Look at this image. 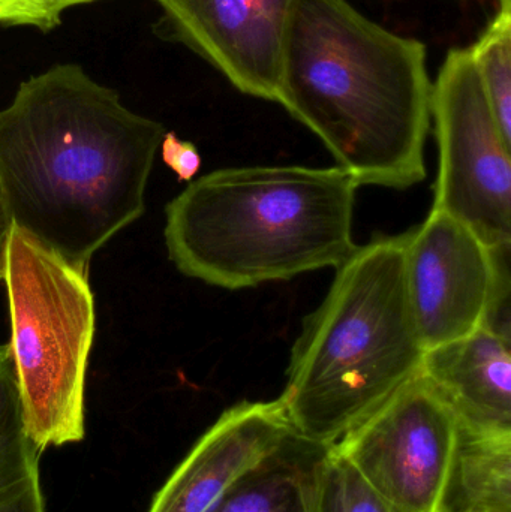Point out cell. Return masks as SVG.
<instances>
[{
  "instance_id": "8992f818",
  "label": "cell",
  "mask_w": 511,
  "mask_h": 512,
  "mask_svg": "<svg viewBox=\"0 0 511 512\" xmlns=\"http://www.w3.org/2000/svg\"><path fill=\"white\" fill-rule=\"evenodd\" d=\"M438 143L432 210L447 213L494 251L511 246V146L489 107L470 48L447 53L432 84Z\"/></svg>"
},
{
  "instance_id": "9a60e30c",
  "label": "cell",
  "mask_w": 511,
  "mask_h": 512,
  "mask_svg": "<svg viewBox=\"0 0 511 512\" xmlns=\"http://www.w3.org/2000/svg\"><path fill=\"white\" fill-rule=\"evenodd\" d=\"M470 53L498 128L511 146V14L498 12Z\"/></svg>"
},
{
  "instance_id": "2e32d148",
  "label": "cell",
  "mask_w": 511,
  "mask_h": 512,
  "mask_svg": "<svg viewBox=\"0 0 511 512\" xmlns=\"http://www.w3.org/2000/svg\"><path fill=\"white\" fill-rule=\"evenodd\" d=\"M314 512H395L359 474L330 447L315 496Z\"/></svg>"
},
{
  "instance_id": "ffe728a7",
  "label": "cell",
  "mask_w": 511,
  "mask_h": 512,
  "mask_svg": "<svg viewBox=\"0 0 511 512\" xmlns=\"http://www.w3.org/2000/svg\"><path fill=\"white\" fill-rule=\"evenodd\" d=\"M500 12L511 14V0H500Z\"/></svg>"
},
{
  "instance_id": "ba28073f",
  "label": "cell",
  "mask_w": 511,
  "mask_h": 512,
  "mask_svg": "<svg viewBox=\"0 0 511 512\" xmlns=\"http://www.w3.org/2000/svg\"><path fill=\"white\" fill-rule=\"evenodd\" d=\"M509 255L438 210L405 233L408 298L426 351L494 322L509 301Z\"/></svg>"
},
{
  "instance_id": "e0dca14e",
  "label": "cell",
  "mask_w": 511,
  "mask_h": 512,
  "mask_svg": "<svg viewBox=\"0 0 511 512\" xmlns=\"http://www.w3.org/2000/svg\"><path fill=\"white\" fill-rule=\"evenodd\" d=\"M101 0H0V27H33L47 33L62 24L75 6Z\"/></svg>"
},
{
  "instance_id": "9c48e42d",
  "label": "cell",
  "mask_w": 511,
  "mask_h": 512,
  "mask_svg": "<svg viewBox=\"0 0 511 512\" xmlns=\"http://www.w3.org/2000/svg\"><path fill=\"white\" fill-rule=\"evenodd\" d=\"M293 2L156 0V33L203 57L245 95L276 102Z\"/></svg>"
},
{
  "instance_id": "7c38bea8",
  "label": "cell",
  "mask_w": 511,
  "mask_h": 512,
  "mask_svg": "<svg viewBox=\"0 0 511 512\" xmlns=\"http://www.w3.org/2000/svg\"><path fill=\"white\" fill-rule=\"evenodd\" d=\"M330 447L290 430L206 512H314Z\"/></svg>"
},
{
  "instance_id": "8fae6325",
  "label": "cell",
  "mask_w": 511,
  "mask_h": 512,
  "mask_svg": "<svg viewBox=\"0 0 511 512\" xmlns=\"http://www.w3.org/2000/svg\"><path fill=\"white\" fill-rule=\"evenodd\" d=\"M422 373L455 412L459 426L511 435L509 331L485 324L464 339L429 349Z\"/></svg>"
},
{
  "instance_id": "6da1fadb",
  "label": "cell",
  "mask_w": 511,
  "mask_h": 512,
  "mask_svg": "<svg viewBox=\"0 0 511 512\" xmlns=\"http://www.w3.org/2000/svg\"><path fill=\"white\" fill-rule=\"evenodd\" d=\"M165 126L77 63L18 86L0 110V209L8 227L68 261L90 259L146 212Z\"/></svg>"
},
{
  "instance_id": "d6986e66",
  "label": "cell",
  "mask_w": 511,
  "mask_h": 512,
  "mask_svg": "<svg viewBox=\"0 0 511 512\" xmlns=\"http://www.w3.org/2000/svg\"><path fill=\"white\" fill-rule=\"evenodd\" d=\"M6 231H8V225H6L5 218H3L2 209H0V267H2V254L3 245H5Z\"/></svg>"
},
{
  "instance_id": "5b68a950",
  "label": "cell",
  "mask_w": 511,
  "mask_h": 512,
  "mask_svg": "<svg viewBox=\"0 0 511 512\" xmlns=\"http://www.w3.org/2000/svg\"><path fill=\"white\" fill-rule=\"evenodd\" d=\"M0 280L27 433L41 451L86 436V376L96 331L89 268L8 227Z\"/></svg>"
},
{
  "instance_id": "4fadbf2b",
  "label": "cell",
  "mask_w": 511,
  "mask_h": 512,
  "mask_svg": "<svg viewBox=\"0 0 511 512\" xmlns=\"http://www.w3.org/2000/svg\"><path fill=\"white\" fill-rule=\"evenodd\" d=\"M438 512H511V435L458 424Z\"/></svg>"
},
{
  "instance_id": "277c9868",
  "label": "cell",
  "mask_w": 511,
  "mask_h": 512,
  "mask_svg": "<svg viewBox=\"0 0 511 512\" xmlns=\"http://www.w3.org/2000/svg\"><path fill=\"white\" fill-rule=\"evenodd\" d=\"M405 274V234L377 236L336 268L305 319L281 394L299 435L335 445L422 373Z\"/></svg>"
},
{
  "instance_id": "5bb4252c",
  "label": "cell",
  "mask_w": 511,
  "mask_h": 512,
  "mask_svg": "<svg viewBox=\"0 0 511 512\" xmlns=\"http://www.w3.org/2000/svg\"><path fill=\"white\" fill-rule=\"evenodd\" d=\"M41 448L24 424L9 343L0 345V512H45Z\"/></svg>"
},
{
  "instance_id": "30bf717a",
  "label": "cell",
  "mask_w": 511,
  "mask_h": 512,
  "mask_svg": "<svg viewBox=\"0 0 511 512\" xmlns=\"http://www.w3.org/2000/svg\"><path fill=\"white\" fill-rule=\"evenodd\" d=\"M290 430L281 399L231 406L174 469L149 512H206Z\"/></svg>"
},
{
  "instance_id": "7a4b0ae2",
  "label": "cell",
  "mask_w": 511,
  "mask_h": 512,
  "mask_svg": "<svg viewBox=\"0 0 511 512\" xmlns=\"http://www.w3.org/2000/svg\"><path fill=\"white\" fill-rule=\"evenodd\" d=\"M431 99L425 44L347 0H294L276 102L359 185L404 191L425 179Z\"/></svg>"
},
{
  "instance_id": "52a82bcc",
  "label": "cell",
  "mask_w": 511,
  "mask_h": 512,
  "mask_svg": "<svg viewBox=\"0 0 511 512\" xmlns=\"http://www.w3.org/2000/svg\"><path fill=\"white\" fill-rule=\"evenodd\" d=\"M458 418L423 373L333 445L395 512H438Z\"/></svg>"
},
{
  "instance_id": "3957f363",
  "label": "cell",
  "mask_w": 511,
  "mask_h": 512,
  "mask_svg": "<svg viewBox=\"0 0 511 512\" xmlns=\"http://www.w3.org/2000/svg\"><path fill=\"white\" fill-rule=\"evenodd\" d=\"M359 186L338 165L204 174L165 207L168 258L183 276L231 291L338 268L357 248Z\"/></svg>"
},
{
  "instance_id": "ac0fdd59",
  "label": "cell",
  "mask_w": 511,
  "mask_h": 512,
  "mask_svg": "<svg viewBox=\"0 0 511 512\" xmlns=\"http://www.w3.org/2000/svg\"><path fill=\"white\" fill-rule=\"evenodd\" d=\"M162 161L176 174L179 182H192L201 170V155L195 144L180 140L174 132H167L162 140Z\"/></svg>"
}]
</instances>
